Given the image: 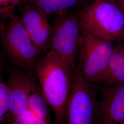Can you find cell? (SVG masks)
I'll return each instance as SVG.
<instances>
[{
    "instance_id": "6da1fadb",
    "label": "cell",
    "mask_w": 124,
    "mask_h": 124,
    "mask_svg": "<svg viewBox=\"0 0 124 124\" xmlns=\"http://www.w3.org/2000/svg\"><path fill=\"white\" fill-rule=\"evenodd\" d=\"M74 70L68 68L50 51L36 64L35 75L53 111L54 124H65L66 106Z\"/></svg>"
},
{
    "instance_id": "7a4b0ae2",
    "label": "cell",
    "mask_w": 124,
    "mask_h": 124,
    "mask_svg": "<svg viewBox=\"0 0 124 124\" xmlns=\"http://www.w3.org/2000/svg\"><path fill=\"white\" fill-rule=\"evenodd\" d=\"M79 16L81 30L113 43L124 41V15L117 0H94Z\"/></svg>"
},
{
    "instance_id": "3957f363",
    "label": "cell",
    "mask_w": 124,
    "mask_h": 124,
    "mask_svg": "<svg viewBox=\"0 0 124 124\" xmlns=\"http://www.w3.org/2000/svg\"><path fill=\"white\" fill-rule=\"evenodd\" d=\"M0 45L14 65L35 75L36 64L42 57L15 15L0 21Z\"/></svg>"
},
{
    "instance_id": "277c9868",
    "label": "cell",
    "mask_w": 124,
    "mask_h": 124,
    "mask_svg": "<svg viewBox=\"0 0 124 124\" xmlns=\"http://www.w3.org/2000/svg\"><path fill=\"white\" fill-rule=\"evenodd\" d=\"M52 28L48 51L74 70L77 66L81 35L79 13L66 10L56 14Z\"/></svg>"
},
{
    "instance_id": "5b68a950",
    "label": "cell",
    "mask_w": 124,
    "mask_h": 124,
    "mask_svg": "<svg viewBox=\"0 0 124 124\" xmlns=\"http://www.w3.org/2000/svg\"><path fill=\"white\" fill-rule=\"evenodd\" d=\"M81 30L77 65L90 83H103L115 45Z\"/></svg>"
},
{
    "instance_id": "8992f818",
    "label": "cell",
    "mask_w": 124,
    "mask_h": 124,
    "mask_svg": "<svg viewBox=\"0 0 124 124\" xmlns=\"http://www.w3.org/2000/svg\"><path fill=\"white\" fill-rule=\"evenodd\" d=\"M93 85L76 66L67 102L65 124H98L99 102Z\"/></svg>"
},
{
    "instance_id": "52a82bcc",
    "label": "cell",
    "mask_w": 124,
    "mask_h": 124,
    "mask_svg": "<svg viewBox=\"0 0 124 124\" xmlns=\"http://www.w3.org/2000/svg\"><path fill=\"white\" fill-rule=\"evenodd\" d=\"M18 9L21 13L20 22L41 55L43 56L49 50L52 30L48 16L29 3L27 0H22Z\"/></svg>"
},
{
    "instance_id": "ba28073f",
    "label": "cell",
    "mask_w": 124,
    "mask_h": 124,
    "mask_svg": "<svg viewBox=\"0 0 124 124\" xmlns=\"http://www.w3.org/2000/svg\"><path fill=\"white\" fill-rule=\"evenodd\" d=\"M35 75L18 68L10 71L6 83L10 96L11 120L28 109V98Z\"/></svg>"
},
{
    "instance_id": "9c48e42d",
    "label": "cell",
    "mask_w": 124,
    "mask_h": 124,
    "mask_svg": "<svg viewBox=\"0 0 124 124\" xmlns=\"http://www.w3.org/2000/svg\"><path fill=\"white\" fill-rule=\"evenodd\" d=\"M99 109L98 124H124V85L108 86Z\"/></svg>"
},
{
    "instance_id": "30bf717a",
    "label": "cell",
    "mask_w": 124,
    "mask_h": 124,
    "mask_svg": "<svg viewBox=\"0 0 124 124\" xmlns=\"http://www.w3.org/2000/svg\"><path fill=\"white\" fill-rule=\"evenodd\" d=\"M28 109L42 120L52 123L51 108L35 78L31 84L28 98Z\"/></svg>"
},
{
    "instance_id": "8fae6325",
    "label": "cell",
    "mask_w": 124,
    "mask_h": 124,
    "mask_svg": "<svg viewBox=\"0 0 124 124\" xmlns=\"http://www.w3.org/2000/svg\"><path fill=\"white\" fill-rule=\"evenodd\" d=\"M115 45L103 83L124 85V42Z\"/></svg>"
},
{
    "instance_id": "7c38bea8",
    "label": "cell",
    "mask_w": 124,
    "mask_h": 124,
    "mask_svg": "<svg viewBox=\"0 0 124 124\" xmlns=\"http://www.w3.org/2000/svg\"><path fill=\"white\" fill-rule=\"evenodd\" d=\"M42 13L48 16L57 14L79 4L82 0H27Z\"/></svg>"
},
{
    "instance_id": "4fadbf2b",
    "label": "cell",
    "mask_w": 124,
    "mask_h": 124,
    "mask_svg": "<svg viewBox=\"0 0 124 124\" xmlns=\"http://www.w3.org/2000/svg\"><path fill=\"white\" fill-rule=\"evenodd\" d=\"M11 121L9 91L3 74L0 70V124H10Z\"/></svg>"
},
{
    "instance_id": "5bb4252c",
    "label": "cell",
    "mask_w": 124,
    "mask_h": 124,
    "mask_svg": "<svg viewBox=\"0 0 124 124\" xmlns=\"http://www.w3.org/2000/svg\"><path fill=\"white\" fill-rule=\"evenodd\" d=\"M10 124H53L42 120L27 109L15 116Z\"/></svg>"
},
{
    "instance_id": "9a60e30c",
    "label": "cell",
    "mask_w": 124,
    "mask_h": 124,
    "mask_svg": "<svg viewBox=\"0 0 124 124\" xmlns=\"http://www.w3.org/2000/svg\"><path fill=\"white\" fill-rule=\"evenodd\" d=\"M22 0H0V21H5L16 15L15 11Z\"/></svg>"
},
{
    "instance_id": "2e32d148",
    "label": "cell",
    "mask_w": 124,
    "mask_h": 124,
    "mask_svg": "<svg viewBox=\"0 0 124 124\" xmlns=\"http://www.w3.org/2000/svg\"><path fill=\"white\" fill-rule=\"evenodd\" d=\"M120 5V8L121 9L124 15V0H117Z\"/></svg>"
},
{
    "instance_id": "e0dca14e",
    "label": "cell",
    "mask_w": 124,
    "mask_h": 124,
    "mask_svg": "<svg viewBox=\"0 0 124 124\" xmlns=\"http://www.w3.org/2000/svg\"><path fill=\"white\" fill-rule=\"evenodd\" d=\"M0 32H1V23L0 21ZM0 70H1V59H0Z\"/></svg>"
}]
</instances>
